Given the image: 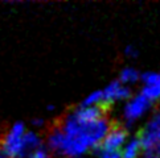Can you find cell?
Masks as SVG:
<instances>
[{"label": "cell", "instance_id": "9c48e42d", "mask_svg": "<svg viewBox=\"0 0 160 158\" xmlns=\"http://www.w3.org/2000/svg\"><path fill=\"white\" fill-rule=\"evenodd\" d=\"M123 150H97L99 158H123Z\"/></svg>", "mask_w": 160, "mask_h": 158}, {"label": "cell", "instance_id": "30bf717a", "mask_svg": "<svg viewBox=\"0 0 160 158\" xmlns=\"http://www.w3.org/2000/svg\"><path fill=\"white\" fill-rule=\"evenodd\" d=\"M142 81L144 82V84H153L160 81V74H156V72H144L142 77Z\"/></svg>", "mask_w": 160, "mask_h": 158}, {"label": "cell", "instance_id": "4fadbf2b", "mask_svg": "<svg viewBox=\"0 0 160 158\" xmlns=\"http://www.w3.org/2000/svg\"><path fill=\"white\" fill-rule=\"evenodd\" d=\"M42 118H35V120L32 121V124L33 125H36V127H40V125H42Z\"/></svg>", "mask_w": 160, "mask_h": 158}, {"label": "cell", "instance_id": "52a82bcc", "mask_svg": "<svg viewBox=\"0 0 160 158\" xmlns=\"http://www.w3.org/2000/svg\"><path fill=\"white\" fill-rule=\"evenodd\" d=\"M139 79V72L132 67H127V69L122 70L121 72V82L123 83H134Z\"/></svg>", "mask_w": 160, "mask_h": 158}, {"label": "cell", "instance_id": "277c9868", "mask_svg": "<svg viewBox=\"0 0 160 158\" xmlns=\"http://www.w3.org/2000/svg\"><path fill=\"white\" fill-rule=\"evenodd\" d=\"M102 94H103V99H102V101H105V103H110V104L114 103V100L127 99V98L131 96L130 88L124 87L123 84H121L119 81L111 82L105 90H102Z\"/></svg>", "mask_w": 160, "mask_h": 158}, {"label": "cell", "instance_id": "7c38bea8", "mask_svg": "<svg viewBox=\"0 0 160 158\" xmlns=\"http://www.w3.org/2000/svg\"><path fill=\"white\" fill-rule=\"evenodd\" d=\"M126 55L127 57H131V58H134V57H136L138 55V50H136L132 45H128L127 48H126Z\"/></svg>", "mask_w": 160, "mask_h": 158}, {"label": "cell", "instance_id": "7a4b0ae2", "mask_svg": "<svg viewBox=\"0 0 160 158\" xmlns=\"http://www.w3.org/2000/svg\"><path fill=\"white\" fill-rule=\"evenodd\" d=\"M127 137V129L121 123H112L103 141L95 150H122L121 146Z\"/></svg>", "mask_w": 160, "mask_h": 158}, {"label": "cell", "instance_id": "6da1fadb", "mask_svg": "<svg viewBox=\"0 0 160 158\" xmlns=\"http://www.w3.org/2000/svg\"><path fill=\"white\" fill-rule=\"evenodd\" d=\"M142 148L151 151L160 145V112L155 115L151 121L142 129L138 134Z\"/></svg>", "mask_w": 160, "mask_h": 158}, {"label": "cell", "instance_id": "8fae6325", "mask_svg": "<svg viewBox=\"0 0 160 158\" xmlns=\"http://www.w3.org/2000/svg\"><path fill=\"white\" fill-rule=\"evenodd\" d=\"M28 158H49V156H48L47 150H45L44 148H40L35 151V153H32Z\"/></svg>", "mask_w": 160, "mask_h": 158}, {"label": "cell", "instance_id": "8992f818", "mask_svg": "<svg viewBox=\"0 0 160 158\" xmlns=\"http://www.w3.org/2000/svg\"><path fill=\"white\" fill-rule=\"evenodd\" d=\"M142 95H144L147 99L155 100L160 98V81L153 84H147L142 90Z\"/></svg>", "mask_w": 160, "mask_h": 158}, {"label": "cell", "instance_id": "ba28073f", "mask_svg": "<svg viewBox=\"0 0 160 158\" xmlns=\"http://www.w3.org/2000/svg\"><path fill=\"white\" fill-rule=\"evenodd\" d=\"M102 99H103V94H102V91H95L93 94H90L89 96L85 99L82 101V107H93V105H97L99 104Z\"/></svg>", "mask_w": 160, "mask_h": 158}, {"label": "cell", "instance_id": "3957f363", "mask_svg": "<svg viewBox=\"0 0 160 158\" xmlns=\"http://www.w3.org/2000/svg\"><path fill=\"white\" fill-rule=\"evenodd\" d=\"M150 103L151 100L147 99L144 95H136V96L127 103L124 108V117L127 120L128 124L135 121L136 118H139L144 112L150 108Z\"/></svg>", "mask_w": 160, "mask_h": 158}, {"label": "cell", "instance_id": "5b68a950", "mask_svg": "<svg viewBox=\"0 0 160 158\" xmlns=\"http://www.w3.org/2000/svg\"><path fill=\"white\" fill-rule=\"evenodd\" d=\"M142 148V144L139 138H134L131 140L130 142L124 146L123 149V158H136L138 157V153H139V149Z\"/></svg>", "mask_w": 160, "mask_h": 158}]
</instances>
